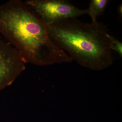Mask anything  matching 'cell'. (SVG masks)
Listing matches in <instances>:
<instances>
[{"instance_id": "6da1fadb", "label": "cell", "mask_w": 122, "mask_h": 122, "mask_svg": "<svg viewBox=\"0 0 122 122\" xmlns=\"http://www.w3.org/2000/svg\"><path fill=\"white\" fill-rule=\"evenodd\" d=\"M0 35L25 63L44 66L73 61L54 42L46 24L25 1L11 0L0 6Z\"/></svg>"}, {"instance_id": "7a4b0ae2", "label": "cell", "mask_w": 122, "mask_h": 122, "mask_svg": "<svg viewBox=\"0 0 122 122\" xmlns=\"http://www.w3.org/2000/svg\"><path fill=\"white\" fill-rule=\"evenodd\" d=\"M46 26L54 42L81 65L100 71L113 64L109 33L103 23H84L74 18Z\"/></svg>"}, {"instance_id": "3957f363", "label": "cell", "mask_w": 122, "mask_h": 122, "mask_svg": "<svg viewBox=\"0 0 122 122\" xmlns=\"http://www.w3.org/2000/svg\"><path fill=\"white\" fill-rule=\"evenodd\" d=\"M25 2L35 11L46 26L63 20L87 14L65 0H27Z\"/></svg>"}, {"instance_id": "277c9868", "label": "cell", "mask_w": 122, "mask_h": 122, "mask_svg": "<svg viewBox=\"0 0 122 122\" xmlns=\"http://www.w3.org/2000/svg\"><path fill=\"white\" fill-rule=\"evenodd\" d=\"M20 53L0 35V91L10 86L25 69Z\"/></svg>"}, {"instance_id": "5b68a950", "label": "cell", "mask_w": 122, "mask_h": 122, "mask_svg": "<svg viewBox=\"0 0 122 122\" xmlns=\"http://www.w3.org/2000/svg\"><path fill=\"white\" fill-rule=\"evenodd\" d=\"M110 1L108 0H91L87 10V14L91 18L92 22L97 21V18L102 15Z\"/></svg>"}, {"instance_id": "8992f818", "label": "cell", "mask_w": 122, "mask_h": 122, "mask_svg": "<svg viewBox=\"0 0 122 122\" xmlns=\"http://www.w3.org/2000/svg\"><path fill=\"white\" fill-rule=\"evenodd\" d=\"M110 48L112 50H113L118 54L120 57L122 56V43L113 36L108 34Z\"/></svg>"}, {"instance_id": "52a82bcc", "label": "cell", "mask_w": 122, "mask_h": 122, "mask_svg": "<svg viewBox=\"0 0 122 122\" xmlns=\"http://www.w3.org/2000/svg\"><path fill=\"white\" fill-rule=\"evenodd\" d=\"M118 13L120 14V16L122 15V4L120 5L118 7Z\"/></svg>"}]
</instances>
